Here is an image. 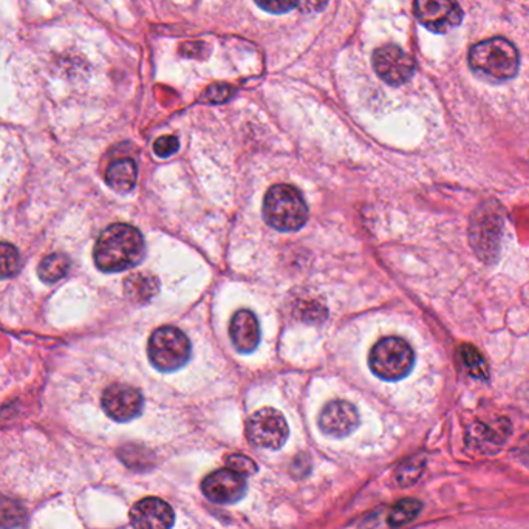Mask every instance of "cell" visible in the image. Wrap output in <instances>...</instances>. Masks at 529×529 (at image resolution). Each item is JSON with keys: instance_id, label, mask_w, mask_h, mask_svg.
<instances>
[{"instance_id": "obj_18", "label": "cell", "mask_w": 529, "mask_h": 529, "mask_svg": "<svg viewBox=\"0 0 529 529\" xmlns=\"http://www.w3.org/2000/svg\"><path fill=\"white\" fill-rule=\"evenodd\" d=\"M458 359L463 369L466 370L469 376L477 379L489 378V367L485 356L475 349L474 345L463 344L458 349Z\"/></svg>"}, {"instance_id": "obj_6", "label": "cell", "mask_w": 529, "mask_h": 529, "mask_svg": "<svg viewBox=\"0 0 529 529\" xmlns=\"http://www.w3.org/2000/svg\"><path fill=\"white\" fill-rule=\"evenodd\" d=\"M147 355L152 366L160 372H177L191 358V342L178 328L161 327L152 333L147 344Z\"/></svg>"}, {"instance_id": "obj_3", "label": "cell", "mask_w": 529, "mask_h": 529, "mask_svg": "<svg viewBox=\"0 0 529 529\" xmlns=\"http://www.w3.org/2000/svg\"><path fill=\"white\" fill-rule=\"evenodd\" d=\"M263 219L280 233H293L307 223L308 206L294 186L276 185L263 200Z\"/></svg>"}, {"instance_id": "obj_10", "label": "cell", "mask_w": 529, "mask_h": 529, "mask_svg": "<svg viewBox=\"0 0 529 529\" xmlns=\"http://www.w3.org/2000/svg\"><path fill=\"white\" fill-rule=\"evenodd\" d=\"M144 400L140 390L126 384H112L103 393V409L107 417L118 423H129L140 417Z\"/></svg>"}, {"instance_id": "obj_17", "label": "cell", "mask_w": 529, "mask_h": 529, "mask_svg": "<svg viewBox=\"0 0 529 529\" xmlns=\"http://www.w3.org/2000/svg\"><path fill=\"white\" fill-rule=\"evenodd\" d=\"M127 297L138 304H146L160 290V282L151 274H132L124 284Z\"/></svg>"}, {"instance_id": "obj_21", "label": "cell", "mask_w": 529, "mask_h": 529, "mask_svg": "<svg viewBox=\"0 0 529 529\" xmlns=\"http://www.w3.org/2000/svg\"><path fill=\"white\" fill-rule=\"evenodd\" d=\"M421 503L415 499H404L395 503L387 516V522L392 528H400L412 522L420 514Z\"/></svg>"}, {"instance_id": "obj_14", "label": "cell", "mask_w": 529, "mask_h": 529, "mask_svg": "<svg viewBox=\"0 0 529 529\" xmlns=\"http://www.w3.org/2000/svg\"><path fill=\"white\" fill-rule=\"evenodd\" d=\"M174 522V509L157 497H146L130 509V523L135 529H171Z\"/></svg>"}, {"instance_id": "obj_7", "label": "cell", "mask_w": 529, "mask_h": 529, "mask_svg": "<svg viewBox=\"0 0 529 529\" xmlns=\"http://www.w3.org/2000/svg\"><path fill=\"white\" fill-rule=\"evenodd\" d=\"M288 435L287 420L273 407L257 410L246 423V437L257 448L276 451L287 443Z\"/></svg>"}, {"instance_id": "obj_22", "label": "cell", "mask_w": 529, "mask_h": 529, "mask_svg": "<svg viewBox=\"0 0 529 529\" xmlns=\"http://www.w3.org/2000/svg\"><path fill=\"white\" fill-rule=\"evenodd\" d=\"M21 254L11 243L0 242V279L16 276L21 271Z\"/></svg>"}, {"instance_id": "obj_1", "label": "cell", "mask_w": 529, "mask_h": 529, "mask_svg": "<svg viewBox=\"0 0 529 529\" xmlns=\"http://www.w3.org/2000/svg\"><path fill=\"white\" fill-rule=\"evenodd\" d=\"M146 254V243L140 231L126 223H115L104 229L93 250L96 267L104 273H123L137 267Z\"/></svg>"}, {"instance_id": "obj_23", "label": "cell", "mask_w": 529, "mask_h": 529, "mask_svg": "<svg viewBox=\"0 0 529 529\" xmlns=\"http://www.w3.org/2000/svg\"><path fill=\"white\" fill-rule=\"evenodd\" d=\"M424 465L426 461L423 457L410 458L396 471V480L401 486L413 485L423 474Z\"/></svg>"}, {"instance_id": "obj_11", "label": "cell", "mask_w": 529, "mask_h": 529, "mask_svg": "<svg viewBox=\"0 0 529 529\" xmlns=\"http://www.w3.org/2000/svg\"><path fill=\"white\" fill-rule=\"evenodd\" d=\"M246 477L233 469H220L203 480L202 491L211 502L233 505L246 494Z\"/></svg>"}, {"instance_id": "obj_2", "label": "cell", "mask_w": 529, "mask_h": 529, "mask_svg": "<svg viewBox=\"0 0 529 529\" xmlns=\"http://www.w3.org/2000/svg\"><path fill=\"white\" fill-rule=\"evenodd\" d=\"M469 65L474 72L491 81H509L519 73L520 55L516 45L508 39L491 38L471 48Z\"/></svg>"}, {"instance_id": "obj_25", "label": "cell", "mask_w": 529, "mask_h": 529, "mask_svg": "<svg viewBox=\"0 0 529 529\" xmlns=\"http://www.w3.org/2000/svg\"><path fill=\"white\" fill-rule=\"evenodd\" d=\"M178 147H180L178 138L174 137V135H166V137H160L155 141L154 152L160 158H168L178 151Z\"/></svg>"}, {"instance_id": "obj_12", "label": "cell", "mask_w": 529, "mask_h": 529, "mask_svg": "<svg viewBox=\"0 0 529 529\" xmlns=\"http://www.w3.org/2000/svg\"><path fill=\"white\" fill-rule=\"evenodd\" d=\"M512 426L506 418L482 423L475 421L468 429V448L478 454H495L511 435Z\"/></svg>"}, {"instance_id": "obj_13", "label": "cell", "mask_w": 529, "mask_h": 529, "mask_svg": "<svg viewBox=\"0 0 529 529\" xmlns=\"http://www.w3.org/2000/svg\"><path fill=\"white\" fill-rule=\"evenodd\" d=\"M358 426V409L347 401H332L322 409L319 415V427L328 437H349L358 429Z\"/></svg>"}, {"instance_id": "obj_27", "label": "cell", "mask_w": 529, "mask_h": 529, "mask_svg": "<svg viewBox=\"0 0 529 529\" xmlns=\"http://www.w3.org/2000/svg\"><path fill=\"white\" fill-rule=\"evenodd\" d=\"M328 0H297V8L304 13H314V11L324 10Z\"/></svg>"}, {"instance_id": "obj_20", "label": "cell", "mask_w": 529, "mask_h": 529, "mask_svg": "<svg viewBox=\"0 0 529 529\" xmlns=\"http://www.w3.org/2000/svg\"><path fill=\"white\" fill-rule=\"evenodd\" d=\"M27 522V509L19 500L0 495V529H18Z\"/></svg>"}, {"instance_id": "obj_16", "label": "cell", "mask_w": 529, "mask_h": 529, "mask_svg": "<svg viewBox=\"0 0 529 529\" xmlns=\"http://www.w3.org/2000/svg\"><path fill=\"white\" fill-rule=\"evenodd\" d=\"M138 168L132 158H120L110 163L106 172L107 185L117 192H130L137 185Z\"/></svg>"}, {"instance_id": "obj_24", "label": "cell", "mask_w": 529, "mask_h": 529, "mask_svg": "<svg viewBox=\"0 0 529 529\" xmlns=\"http://www.w3.org/2000/svg\"><path fill=\"white\" fill-rule=\"evenodd\" d=\"M226 465L229 469L239 472L243 477H250L257 472L256 463L245 455H231V457L226 458Z\"/></svg>"}, {"instance_id": "obj_8", "label": "cell", "mask_w": 529, "mask_h": 529, "mask_svg": "<svg viewBox=\"0 0 529 529\" xmlns=\"http://www.w3.org/2000/svg\"><path fill=\"white\" fill-rule=\"evenodd\" d=\"M413 11L420 24L437 35L449 33L463 21L457 0H415Z\"/></svg>"}, {"instance_id": "obj_9", "label": "cell", "mask_w": 529, "mask_h": 529, "mask_svg": "<svg viewBox=\"0 0 529 529\" xmlns=\"http://www.w3.org/2000/svg\"><path fill=\"white\" fill-rule=\"evenodd\" d=\"M373 69L390 86H401L415 73V62L398 45H383L373 53Z\"/></svg>"}, {"instance_id": "obj_19", "label": "cell", "mask_w": 529, "mask_h": 529, "mask_svg": "<svg viewBox=\"0 0 529 529\" xmlns=\"http://www.w3.org/2000/svg\"><path fill=\"white\" fill-rule=\"evenodd\" d=\"M70 265L72 263L65 254H50L39 263L38 274L45 284H55L69 274Z\"/></svg>"}, {"instance_id": "obj_26", "label": "cell", "mask_w": 529, "mask_h": 529, "mask_svg": "<svg viewBox=\"0 0 529 529\" xmlns=\"http://www.w3.org/2000/svg\"><path fill=\"white\" fill-rule=\"evenodd\" d=\"M257 5L268 13L284 14L297 7V0H256Z\"/></svg>"}, {"instance_id": "obj_4", "label": "cell", "mask_w": 529, "mask_h": 529, "mask_svg": "<svg viewBox=\"0 0 529 529\" xmlns=\"http://www.w3.org/2000/svg\"><path fill=\"white\" fill-rule=\"evenodd\" d=\"M503 228H505V220L499 205L495 202L480 206L472 214L469 223V242L483 262L492 263L497 260L502 245Z\"/></svg>"}, {"instance_id": "obj_5", "label": "cell", "mask_w": 529, "mask_h": 529, "mask_svg": "<svg viewBox=\"0 0 529 529\" xmlns=\"http://www.w3.org/2000/svg\"><path fill=\"white\" fill-rule=\"evenodd\" d=\"M415 364V352L409 342L390 336L373 345L369 366L384 381H400L409 376Z\"/></svg>"}, {"instance_id": "obj_15", "label": "cell", "mask_w": 529, "mask_h": 529, "mask_svg": "<svg viewBox=\"0 0 529 529\" xmlns=\"http://www.w3.org/2000/svg\"><path fill=\"white\" fill-rule=\"evenodd\" d=\"M229 336L237 352L251 353L260 344V324L250 310H239L229 324Z\"/></svg>"}, {"instance_id": "obj_28", "label": "cell", "mask_w": 529, "mask_h": 529, "mask_svg": "<svg viewBox=\"0 0 529 529\" xmlns=\"http://www.w3.org/2000/svg\"><path fill=\"white\" fill-rule=\"evenodd\" d=\"M520 451H522V454L529 460V435H526L525 440L522 441Z\"/></svg>"}]
</instances>
